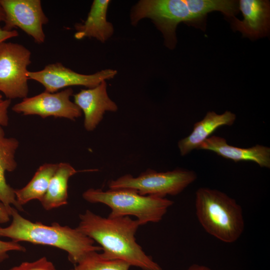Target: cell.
<instances>
[{
	"instance_id": "2",
	"label": "cell",
	"mask_w": 270,
	"mask_h": 270,
	"mask_svg": "<svg viewBox=\"0 0 270 270\" xmlns=\"http://www.w3.org/2000/svg\"><path fill=\"white\" fill-rule=\"evenodd\" d=\"M79 218L76 228L100 245L104 258L120 260L142 270H162L136 242L140 226L137 220L128 216L104 218L88 210Z\"/></svg>"
},
{
	"instance_id": "20",
	"label": "cell",
	"mask_w": 270,
	"mask_h": 270,
	"mask_svg": "<svg viewBox=\"0 0 270 270\" xmlns=\"http://www.w3.org/2000/svg\"><path fill=\"white\" fill-rule=\"evenodd\" d=\"M9 270H58L52 262L43 256L32 262H25Z\"/></svg>"
},
{
	"instance_id": "11",
	"label": "cell",
	"mask_w": 270,
	"mask_h": 270,
	"mask_svg": "<svg viewBox=\"0 0 270 270\" xmlns=\"http://www.w3.org/2000/svg\"><path fill=\"white\" fill-rule=\"evenodd\" d=\"M74 98V102L84 114V125L88 132L96 129L106 112H115L118 109L108 95L106 80L94 88L81 90Z\"/></svg>"
},
{
	"instance_id": "12",
	"label": "cell",
	"mask_w": 270,
	"mask_h": 270,
	"mask_svg": "<svg viewBox=\"0 0 270 270\" xmlns=\"http://www.w3.org/2000/svg\"><path fill=\"white\" fill-rule=\"evenodd\" d=\"M238 7L244 18L232 19L234 30L241 32L244 36L257 38L267 35L270 29V6L268 0H240Z\"/></svg>"
},
{
	"instance_id": "27",
	"label": "cell",
	"mask_w": 270,
	"mask_h": 270,
	"mask_svg": "<svg viewBox=\"0 0 270 270\" xmlns=\"http://www.w3.org/2000/svg\"><path fill=\"white\" fill-rule=\"evenodd\" d=\"M2 95L0 94V102L2 101Z\"/></svg>"
},
{
	"instance_id": "9",
	"label": "cell",
	"mask_w": 270,
	"mask_h": 270,
	"mask_svg": "<svg viewBox=\"0 0 270 270\" xmlns=\"http://www.w3.org/2000/svg\"><path fill=\"white\" fill-rule=\"evenodd\" d=\"M73 94L71 88L60 92L46 91L30 98H26L14 104L12 110L24 116L37 115L44 118L48 116L62 118L75 120L82 112L76 104L70 100Z\"/></svg>"
},
{
	"instance_id": "3",
	"label": "cell",
	"mask_w": 270,
	"mask_h": 270,
	"mask_svg": "<svg viewBox=\"0 0 270 270\" xmlns=\"http://www.w3.org/2000/svg\"><path fill=\"white\" fill-rule=\"evenodd\" d=\"M10 214L11 224L6 228L0 227V237L8 238L17 242H27L60 248L68 252V260L74 265L88 252L102 250L100 246L94 245L93 240L76 228L62 226L57 222L50 226L33 222L13 208Z\"/></svg>"
},
{
	"instance_id": "13",
	"label": "cell",
	"mask_w": 270,
	"mask_h": 270,
	"mask_svg": "<svg viewBox=\"0 0 270 270\" xmlns=\"http://www.w3.org/2000/svg\"><path fill=\"white\" fill-rule=\"evenodd\" d=\"M197 150H210L225 158L238 162L252 161L262 168H270V148L256 144L248 148H242L228 144L222 137L212 136L202 144Z\"/></svg>"
},
{
	"instance_id": "5",
	"label": "cell",
	"mask_w": 270,
	"mask_h": 270,
	"mask_svg": "<svg viewBox=\"0 0 270 270\" xmlns=\"http://www.w3.org/2000/svg\"><path fill=\"white\" fill-rule=\"evenodd\" d=\"M86 201L108 206L111 212L108 216L114 218L132 216L140 226L160 222L174 202L165 198L143 196L130 188H89L82 194Z\"/></svg>"
},
{
	"instance_id": "26",
	"label": "cell",
	"mask_w": 270,
	"mask_h": 270,
	"mask_svg": "<svg viewBox=\"0 0 270 270\" xmlns=\"http://www.w3.org/2000/svg\"><path fill=\"white\" fill-rule=\"evenodd\" d=\"M4 18H5L4 12L3 8L0 3V24L2 22H4Z\"/></svg>"
},
{
	"instance_id": "10",
	"label": "cell",
	"mask_w": 270,
	"mask_h": 270,
	"mask_svg": "<svg viewBox=\"0 0 270 270\" xmlns=\"http://www.w3.org/2000/svg\"><path fill=\"white\" fill-rule=\"evenodd\" d=\"M5 18L2 28L7 30L18 28L32 37L35 42L42 44L46 36L43 26L48 22L40 0H0Z\"/></svg>"
},
{
	"instance_id": "22",
	"label": "cell",
	"mask_w": 270,
	"mask_h": 270,
	"mask_svg": "<svg viewBox=\"0 0 270 270\" xmlns=\"http://www.w3.org/2000/svg\"><path fill=\"white\" fill-rule=\"evenodd\" d=\"M11 103V100H2L0 102V126H6L8 124V110Z\"/></svg>"
},
{
	"instance_id": "24",
	"label": "cell",
	"mask_w": 270,
	"mask_h": 270,
	"mask_svg": "<svg viewBox=\"0 0 270 270\" xmlns=\"http://www.w3.org/2000/svg\"><path fill=\"white\" fill-rule=\"evenodd\" d=\"M18 35V34L16 30H7L0 28V44L10 38L16 37Z\"/></svg>"
},
{
	"instance_id": "1",
	"label": "cell",
	"mask_w": 270,
	"mask_h": 270,
	"mask_svg": "<svg viewBox=\"0 0 270 270\" xmlns=\"http://www.w3.org/2000/svg\"><path fill=\"white\" fill-rule=\"evenodd\" d=\"M238 8V2L232 0H142L132 8L130 20L136 26L142 18L151 19L163 34L165 45L173 49L180 22L204 30L208 12L220 11L234 18Z\"/></svg>"
},
{
	"instance_id": "8",
	"label": "cell",
	"mask_w": 270,
	"mask_h": 270,
	"mask_svg": "<svg viewBox=\"0 0 270 270\" xmlns=\"http://www.w3.org/2000/svg\"><path fill=\"white\" fill-rule=\"evenodd\" d=\"M116 74V70L106 69L93 74H82L64 66L60 62H56L40 70L28 71L27 76L28 80L42 84L44 91L56 92L60 89L76 86L92 88L103 81L114 78Z\"/></svg>"
},
{
	"instance_id": "21",
	"label": "cell",
	"mask_w": 270,
	"mask_h": 270,
	"mask_svg": "<svg viewBox=\"0 0 270 270\" xmlns=\"http://www.w3.org/2000/svg\"><path fill=\"white\" fill-rule=\"evenodd\" d=\"M12 250L25 252L26 248L18 242L12 240L5 242L0 240V262L8 258V252Z\"/></svg>"
},
{
	"instance_id": "25",
	"label": "cell",
	"mask_w": 270,
	"mask_h": 270,
	"mask_svg": "<svg viewBox=\"0 0 270 270\" xmlns=\"http://www.w3.org/2000/svg\"><path fill=\"white\" fill-rule=\"evenodd\" d=\"M185 270H213L204 265L194 264L190 266L188 268Z\"/></svg>"
},
{
	"instance_id": "19",
	"label": "cell",
	"mask_w": 270,
	"mask_h": 270,
	"mask_svg": "<svg viewBox=\"0 0 270 270\" xmlns=\"http://www.w3.org/2000/svg\"><path fill=\"white\" fill-rule=\"evenodd\" d=\"M130 266L124 261L107 259L98 251H92L85 255L70 270H129Z\"/></svg>"
},
{
	"instance_id": "18",
	"label": "cell",
	"mask_w": 270,
	"mask_h": 270,
	"mask_svg": "<svg viewBox=\"0 0 270 270\" xmlns=\"http://www.w3.org/2000/svg\"><path fill=\"white\" fill-rule=\"evenodd\" d=\"M58 164L45 163L37 170L28 183L20 189L14 190L16 200L20 206L33 200L40 201L44 196Z\"/></svg>"
},
{
	"instance_id": "14",
	"label": "cell",
	"mask_w": 270,
	"mask_h": 270,
	"mask_svg": "<svg viewBox=\"0 0 270 270\" xmlns=\"http://www.w3.org/2000/svg\"><path fill=\"white\" fill-rule=\"evenodd\" d=\"M236 119L234 114L226 110L222 114L208 112L201 120L196 122L192 132L178 142L181 156H184L195 149L208 138L210 134L222 126H232Z\"/></svg>"
},
{
	"instance_id": "16",
	"label": "cell",
	"mask_w": 270,
	"mask_h": 270,
	"mask_svg": "<svg viewBox=\"0 0 270 270\" xmlns=\"http://www.w3.org/2000/svg\"><path fill=\"white\" fill-rule=\"evenodd\" d=\"M19 144L16 138L6 137L0 126V202L7 206L12 204L22 211V206L16 201L14 190L7 184L5 178L6 172H13L17 167L15 156Z\"/></svg>"
},
{
	"instance_id": "7",
	"label": "cell",
	"mask_w": 270,
	"mask_h": 270,
	"mask_svg": "<svg viewBox=\"0 0 270 270\" xmlns=\"http://www.w3.org/2000/svg\"><path fill=\"white\" fill-rule=\"evenodd\" d=\"M31 55L22 44L6 41L0 44V92L7 99L27 97Z\"/></svg>"
},
{
	"instance_id": "23",
	"label": "cell",
	"mask_w": 270,
	"mask_h": 270,
	"mask_svg": "<svg viewBox=\"0 0 270 270\" xmlns=\"http://www.w3.org/2000/svg\"><path fill=\"white\" fill-rule=\"evenodd\" d=\"M12 206H7L0 202V223L4 224L9 221L11 216Z\"/></svg>"
},
{
	"instance_id": "15",
	"label": "cell",
	"mask_w": 270,
	"mask_h": 270,
	"mask_svg": "<svg viewBox=\"0 0 270 270\" xmlns=\"http://www.w3.org/2000/svg\"><path fill=\"white\" fill-rule=\"evenodd\" d=\"M110 2L109 0L93 1L86 20L75 26L76 32L74 36L76 39L92 38L104 42L112 36L114 27L106 18Z\"/></svg>"
},
{
	"instance_id": "17",
	"label": "cell",
	"mask_w": 270,
	"mask_h": 270,
	"mask_svg": "<svg viewBox=\"0 0 270 270\" xmlns=\"http://www.w3.org/2000/svg\"><path fill=\"white\" fill-rule=\"evenodd\" d=\"M77 172L78 171L69 163L58 164L46 193L40 201L46 210H50L68 204V182L70 178Z\"/></svg>"
},
{
	"instance_id": "6",
	"label": "cell",
	"mask_w": 270,
	"mask_h": 270,
	"mask_svg": "<svg viewBox=\"0 0 270 270\" xmlns=\"http://www.w3.org/2000/svg\"><path fill=\"white\" fill-rule=\"evenodd\" d=\"M197 178L195 172L183 168L158 172L148 169L138 176L126 174L108 184L110 189L130 188L143 196L159 198L176 196L182 192Z\"/></svg>"
},
{
	"instance_id": "4",
	"label": "cell",
	"mask_w": 270,
	"mask_h": 270,
	"mask_svg": "<svg viewBox=\"0 0 270 270\" xmlns=\"http://www.w3.org/2000/svg\"><path fill=\"white\" fill-rule=\"evenodd\" d=\"M196 217L206 232L226 243L236 242L244 228L241 206L224 192L208 188L196 192Z\"/></svg>"
}]
</instances>
